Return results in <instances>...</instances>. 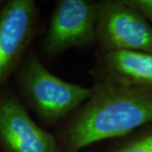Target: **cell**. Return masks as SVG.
I'll list each match as a JSON object with an SVG mask.
<instances>
[{
  "instance_id": "3",
  "label": "cell",
  "mask_w": 152,
  "mask_h": 152,
  "mask_svg": "<svg viewBox=\"0 0 152 152\" xmlns=\"http://www.w3.org/2000/svg\"><path fill=\"white\" fill-rule=\"evenodd\" d=\"M96 42L104 53H152V26L129 0L97 2Z\"/></svg>"
},
{
  "instance_id": "9",
  "label": "cell",
  "mask_w": 152,
  "mask_h": 152,
  "mask_svg": "<svg viewBox=\"0 0 152 152\" xmlns=\"http://www.w3.org/2000/svg\"><path fill=\"white\" fill-rule=\"evenodd\" d=\"M152 26V0H129Z\"/></svg>"
},
{
  "instance_id": "6",
  "label": "cell",
  "mask_w": 152,
  "mask_h": 152,
  "mask_svg": "<svg viewBox=\"0 0 152 152\" xmlns=\"http://www.w3.org/2000/svg\"><path fill=\"white\" fill-rule=\"evenodd\" d=\"M0 149L4 152H57L54 136L37 125L20 96L0 91Z\"/></svg>"
},
{
  "instance_id": "10",
  "label": "cell",
  "mask_w": 152,
  "mask_h": 152,
  "mask_svg": "<svg viewBox=\"0 0 152 152\" xmlns=\"http://www.w3.org/2000/svg\"><path fill=\"white\" fill-rule=\"evenodd\" d=\"M4 3H5V1H4V0H0V10H1V9H2V7L4 6Z\"/></svg>"
},
{
  "instance_id": "7",
  "label": "cell",
  "mask_w": 152,
  "mask_h": 152,
  "mask_svg": "<svg viewBox=\"0 0 152 152\" xmlns=\"http://www.w3.org/2000/svg\"><path fill=\"white\" fill-rule=\"evenodd\" d=\"M107 76L131 86L152 89V53L139 51L104 53Z\"/></svg>"
},
{
  "instance_id": "1",
  "label": "cell",
  "mask_w": 152,
  "mask_h": 152,
  "mask_svg": "<svg viewBox=\"0 0 152 152\" xmlns=\"http://www.w3.org/2000/svg\"><path fill=\"white\" fill-rule=\"evenodd\" d=\"M152 123V89L106 77L64 132L67 149L80 151L94 143L124 136Z\"/></svg>"
},
{
  "instance_id": "8",
  "label": "cell",
  "mask_w": 152,
  "mask_h": 152,
  "mask_svg": "<svg viewBox=\"0 0 152 152\" xmlns=\"http://www.w3.org/2000/svg\"><path fill=\"white\" fill-rule=\"evenodd\" d=\"M114 152H152V129L127 142Z\"/></svg>"
},
{
  "instance_id": "5",
  "label": "cell",
  "mask_w": 152,
  "mask_h": 152,
  "mask_svg": "<svg viewBox=\"0 0 152 152\" xmlns=\"http://www.w3.org/2000/svg\"><path fill=\"white\" fill-rule=\"evenodd\" d=\"M97 3L88 0H59L49 20L43 49L57 55L73 48L96 42Z\"/></svg>"
},
{
  "instance_id": "2",
  "label": "cell",
  "mask_w": 152,
  "mask_h": 152,
  "mask_svg": "<svg viewBox=\"0 0 152 152\" xmlns=\"http://www.w3.org/2000/svg\"><path fill=\"white\" fill-rule=\"evenodd\" d=\"M20 96L47 124H53L84 105L92 95V88L64 81L52 74L31 51L15 73Z\"/></svg>"
},
{
  "instance_id": "4",
  "label": "cell",
  "mask_w": 152,
  "mask_h": 152,
  "mask_svg": "<svg viewBox=\"0 0 152 152\" xmlns=\"http://www.w3.org/2000/svg\"><path fill=\"white\" fill-rule=\"evenodd\" d=\"M38 26L39 10L34 0H8L0 10V91L29 53Z\"/></svg>"
}]
</instances>
